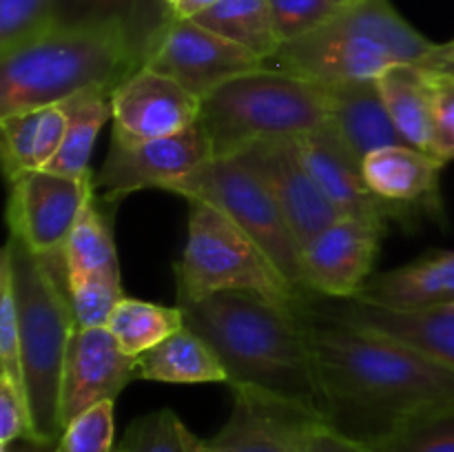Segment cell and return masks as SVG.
Here are the masks:
<instances>
[{"label": "cell", "instance_id": "1", "mask_svg": "<svg viewBox=\"0 0 454 452\" xmlns=\"http://www.w3.org/2000/svg\"><path fill=\"white\" fill-rule=\"evenodd\" d=\"M309 297L301 308L324 424L372 446L417 417L454 408L452 368L395 337L326 317Z\"/></svg>", "mask_w": 454, "mask_h": 452}, {"label": "cell", "instance_id": "2", "mask_svg": "<svg viewBox=\"0 0 454 452\" xmlns=\"http://www.w3.org/2000/svg\"><path fill=\"white\" fill-rule=\"evenodd\" d=\"M301 301L226 291L200 301H177V306L184 313V326L198 332L224 363L231 388L255 390L319 415Z\"/></svg>", "mask_w": 454, "mask_h": 452}, {"label": "cell", "instance_id": "3", "mask_svg": "<svg viewBox=\"0 0 454 452\" xmlns=\"http://www.w3.org/2000/svg\"><path fill=\"white\" fill-rule=\"evenodd\" d=\"M12 269L20 323V359L25 393L34 417L35 437L60 439V390L67 348L75 328L62 257L35 255L9 235L3 248Z\"/></svg>", "mask_w": 454, "mask_h": 452}, {"label": "cell", "instance_id": "4", "mask_svg": "<svg viewBox=\"0 0 454 452\" xmlns=\"http://www.w3.org/2000/svg\"><path fill=\"white\" fill-rule=\"evenodd\" d=\"M137 69L118 31L51 25L0 53V115L60 105L91 87L115 91Z\"/></svg>", "mask_w": 454, "mask_h": 452}, {"label": "cell", "instance_id": "5", "mask_svg": "<svg viewBox=\"0 0 454 452\" xmlns=\"http://www.w3.org/2000/svg\"><path fill=\"white\" fill-rule=\"evenodd\" d=\"M434 44L390 0H355L315 31L284 43L266 66L322 84L362 82L399 62L424 60Z\"/></svg>", "mask_w": 454, "mask_h": 452}, {"label": "cell", "instance_id": "6", "mask_svg": "<svg viewBox=\"0 0 454 452\" xmlns=\"http://www.w3.org/2000/svg\"><path fill=\"white\" fill-rule=\"evenodd\" d=\"M200 122L215 158L269 137H301L328 122V84L262 66L204 96Z\"/></svg>", "mask_w": 454, "mask_h": 452}, {"label": "cell", "instance_id": "7", "mask_svg": "<svg viewBox=\"0 0 454 452\" xmlns=\"http://www.w3.org/2000/svg\"><path fill=\"white\" fill-rule=\"evenodd\" d=\"M189 202V233L176 264L177 301H200L226 291H247L275 301H301L310 292L284 277L260 244L202 199Z\"/></svg>", "mask_w": 454, "mask_h": 452}, {"label": "cell", "instance_id": "8", "mask_svg": "<svg viewBox=\"0 0 454 452\" xmlns=\"http://www.w3.org/2000/svg\"><path fill=\"white\" fill-rule=\"evenodd\" d=\"M167 193L202 199L224 213L248 238L260 244L288 282L306 291L301 286V246L291 224L260 177L238 158H211L168 186Z\"/></svg>", "mask_w": 454, "mask_h": 452}, {"label": "cell", "instance_id": "9", "mask_svg": "<svg viewBox=\"0 0 454 452\" xmlns=\"http://www.w3.org/2000/svg\"><path fill=\"white\" fill-rule=\"evenodd\" d=\"M211 158L215 153L200 120L184 131L151 140H129L114 133L109 155L93 175V191L106 204L137 191H167Z\"/></svg>", "mask_w": 454, "mask_h": 452}, {"label": "cell", "instance_id": "10", "mask_svg": "<svg viewBox=\"0 0 454 452\" xmlns=\"http://www.w3.org/2000/svg\"><path fill=\"white\" fill-rule=\"evenodd\" d=\"M91 191L93 175L75 180L60 173L35 171L18 177L9 193V235L35 255L62 257V248Z\"/></svg>", "mask_w": 454, "mask_h": 452}, {"label": "cell", "instance_id": "11", "mask_svg": "<svg viewBox=\"0 0 454 452\" xmlns=\"http://www.w3.org/2000/svg\"><path fill=\"white\" fill-rule=\"evenodd\" d=\"M231 158H238L260 177L262 184L282 208L301 251L341 217L310 175L300 153L297 137H269L253 142Z\"/></svg>", "mask_w": 454, "mask_h": 452}, {"label": "cell", "instance_id": "12", "mask_svg": "<svg viewBox=\"0 0 454 452\" xmlns=\"http://www.w3.org/2000/svg\"><path fill=\"white\" fill-rule=\"evenodd\" d=\"M297 144L310 175L341 217L375 222L381 226L397 224L411 233L417 230L421 217L408 208L386 202L368 186L364 160L346 146L331 122L297 137Z\"/></svg>", "mask_w": 454, "mask_h": 452}, {"label": "cell", "instance_id": "13", "mask_svg": "<svg viewBox=\"0 0 454 452\" xmlns=\"http://www.w3.org/2000/svg\"><path fill=\"white\" fill-rule=\"evenodd\" d=\"M388 226L340 217L301 251V286L328 300H353L372 277Z\"/></svg>", "mask_w": 454, "mask_h": 452}, {"label": "cell", "instance_id": "14", "mask_svg": "<svg viewBox=\"0 0 454 452\" xmlns=\"http://www.w3.org/2000/svg\"><path fill=\"white\" fill-rule=\"evenodd\" d=\"M146 66L173 78L202 100L220 84L262 69L266 62L198 22L177 18Z\"/></svg>", "mask_w": 454, "mask_h": 452}, {"label": "cell", "instance_id": "15", "mask_svg": "<svg viewBox=\"0 0 454 452\" xmlns=\"http://www.w3.org/2000/svg\"><path fill=\"white\" fill-rule=\"evenodd\" d=\"M200 97L168 75L142 66L111 96L115 136L129 140L167 137L200 120Z\"/></svg>", "mask_w": 454, "mask_h": 452}, {"label": "cell", "instance_id": "16", "mask_svg": "<svg viewBox=\"0 0 454 452\" xmlns=\"http://www.w3.org/2000/svg\"><path fill=\"white\" fill-rule=\"evenodd\" d=\"M136 357L124 353L109 328L75 331L62 368V425L102 401H115L136 379Z\"/></svg>", "mask_w": 454, "mask_h": 452}, {"label": "cell", "instance_id": "17", "mask_svg": "<svg viewBox=\"0 0 454 452\" xmlns=\"http://www.w3.org/2000/svg\"><path fill=\"white\" fill-rule=\"evenodd\" d=\"M233 393L229 419L211 439H202V452H306V424L319 415L255 390Z\"/></svg>", "mask_w": 454, "mask_h": 452}, {"label": "cell", "instance_id": "18", "mask_svg": "<svg viewBox=\"0 0 454 452\" xmlns=\"http://www.w3.org/2000/svg\"><path fill=\"white\" fill-rule=\"evenodd\" d=\"M309 306L326 317L395 337L454 370V304L426 310H390L357 300H328L310 292Z\"/></svg>", "mask_w": 454, "mask_h": 452}, {"label": "cell", "instance_id": "19", "mask_svg": "<svg viewBox=\"0 0 454 452\" xmlns=\"http://www.w3.org/2000/svg\"><path fill=\"white\" fill-rule=\"evenodd\" d=\"M177 20L167 0H56L51 25L100 27L122 35L137 66H146Z\"/></svg>", "mask_w": 454, "mask_h": 452}, {"label": "cell", "instance_id": "20", "mask_svg": "<svg viewBox=\"0 0 454 452\" xmlns=\"http://www.w3.org/2000/svg\"><path fill=\"white\" fill-rule=\"evenodd\" d=\"M368 186L386 202L412 211L421 220L446 224L442 173L446 162L411 144L377 149L364 158Z\"/></svg>", "mask_w": 454, "mask_h": 452}, {"label": "cell", "instance_id": "21", "mask_svg": "<svg viewBox=\"0 0 454 452\" xmlns=\"http://www.w3.org/2000/svg\"><path fill=\"white\" fill-rule=\"evenodd\" d=\"M353 300L390 310L454 304V251L426 253L399 269L375 273Z\"/></svg>", "mask_w": 454, "mask_h": 452}, {"label": "cell", "instance_id": "22", "mask_svg": "<svg viewBox=\"0 0 454 452\" xmlns=\"http://www.w3.org/2000/svg\"><path fill=\"white\" fill-rule=\"evenodd\" d=\"M328 122L359 160L384 146L406 144L386 109L377 80L328 84Z\"/></svg>", "mask_w": 454, "mask_h": 452}, {"label": "cell", "instance_id": "23", "mask_svg": "<svg viewBox=\"0 0 454 452\" xmlns=\"http://www.w3.org/2000/svg\"><path fill=\"white\" fill-rule=\"evenodd\" d=\"M67 118L58 105L0 115V153L9 182L47 171L60 153Z\"/></svg>", "mask_w": 454, "mask_h": 452}, {"label": "cell", "instance_id": "24", "mask_svg": "<svg viewBox=\"0 0 454 452\" xmlns=\"http://www.w3.org/2000/svg\"><path fill=\"white\" fill-rule=\"evenodd\" d=\"M377 84L403 142L430 153L434 122L433 71L417 62H399L388 66L377 78Z\"/></svg>", "mask_w": 454, "mask_h": 452}, {"label": "cell", "instance_id": "25", "mask_svg": "<svg viewBox=\"0 0 454 452\" xmlns=\"http://www.w3.org/2000/svg\"><path fill=\"white\" fill-rule=\"evenodd\" d=\"M136 379L160 384H226V368L215 350L191 328H180L136 357Z\"/></svg>", "mask_w": 454, "mask_h": 452}, {"label": "cell", "instance_id": "26", "mask_svg": "<svg viewBox=\"0 0 454 452\" xmlns=\"http://www.w3.org/2000/svg\"><path fill=\"white\" fill-rule=\"evenodd\" d=\"M111 96H114L111 89L91 87L58 105L67 118L65 140H62L60 153L49 164L47 171L75 177V180L91 175L89 160H91L102 127L106 120H111Z\"/></svg>", "mask_w": 454, "mask_h": 452}, {"label": "cell", "instance_id": "27", "mask_svg": "<svg viewBox=\"0 0 454 452\" xmlns=\"http://www.w3.org/2000/svg\"><path fill=\"white\" fill-rule=\"evenodd\" d=\"M67 288L102 270H120L114 229L106 202L91 191L65 248H62Z\"/></svg>", "mask_w": 454, "mask_h": 452}, {"label": "cell", "instance_id": "28", "mask_svg": "<svg viewBox=\"0 0 454 452\" xmlns=\"http://www.w3.org/2000/svg\"><path fill=\"white\" fill-rule=\"evenodd\" d=\"M189 20L248 49L264 62H269L282 47L275 34L269 0H217L213 7Z\"/></svg>", "mask_w": 454, "mask_h": 452}, {"label": "cell", "instance_id": "29", "mask_svg": "<svg viewBox=\"0 0 454 452\" xmlns=\"http://www.w3.org/2000/svg\"><path fill=\"white\" fill-rule=\"evenodd\" d=\"M106 328L124 353L137 357L184 328V313L180 306L151 304L124 297L111 315Z\"/></svg>", "mask_w": 454, "mask_h": 452}, {"label": "cell", "instance_id": "30", "mask_svg": "<svg viewBox=\"0 0 454 452\" xmlns=\"http://www.w3.org/2000/svg\"><path fill=\"white\" fill-rule=\"evenodd\" d=\"M118 452H202V439L195 437L176 412L162 408L137 417Z\"/></svg>", "mask_w": 454, "mask_h": 452}, {"label": "cell", "instance_id": "31", "mask_svg": "<svg viewBox=\"0 0 454 452\" xmlns=\"http://www.w3.org/2000/svg\"><path fill=\"white\" fill-rule=\"evenodd\" d=\"M371 448L375 452H454V408L417 417Z\"/></svg>", "mask_w": 454, "mask_h": 452}, {"label": "cell", "instance_id": "32", "mask_svg": "<svg viewBox=\"0 0 454 452\" xmlns=\"http://www.w3.org/2000/svg\"><path fill=\"white\" fill-rule=\"evenodd\" d=\"M75 328H106L111 315L124 300L120 270H102L69 286Z\"/></svg>", "mask_w": 454, "mask_h": 452}, {"label": "cell", "instance_id": "33", "mask_svg": "<svg viewBox=\"0 0 454 452\" xmlns=\"http://www.w3.org/2000/svg\"><path fill=\"white\" fill-rule=\"evenodd\" d=\"M114 437V401H102L65 425L56 452H115Z\"/></svg>", "mask_w": 454, "mask_h": 452}, {"label": "cell", "instance_id": "34", "mask_svg": "<svg viewBox=\"0 0 454 452\" xmlns=\"http://www.w3.org/2000/svg\"><path fill=\"white\" fill-rule=\"evenodd\" d=\"M0 375L25 388L20 359V323L7 257H0Z\"/></svg>", "mask_w": 454, "mask_h": 452}, {"label": "cell", "instance_id": "35", "mask_svg": "<svg viewBox=\"0 0 454 452\" xmlns=\"http://www.w3.org/2000/svg\"><path fill=\"white\" fill-rule=\"evenodd\" d=\"M56 0H0V53L51 27Z\"/></svg>", "mask_w": 454, "mask_h": 452}, {"label": "cell", "instance_id": "36", "mask_svg": "<svg viewBox=\"0 0 454 452\" xmlns=\"http://www.w3.org/2000/svg\"><path fill=\"white\" fill-rule=\"evenodd\" d=\"M279 43H293L331 20L340 4L333 0H269Z\"/></svg>", "mask_w": 454, "mask_h": 452}, {"label": "cell", "instance_id": "37", "mask_svg": "<svg viewBox=\"0 0 454 452\" xmlns=\"http://www.w3.org/2000/svg\"><path fill=\"white\" fill-rule=\"evenodd\" d=\"M20 439H38L25 388L0 375V448Z\"/></svg>", "mask_w": 454, "mask_h": 452}, {"label": "cell", "instance_id": "38", "mask_svg": "<svg viewBox=\"0 0 454 452\" xmlns=\"http://www.w3.org/2000/svg\"><path fill=\"white\" fill-rule=\"evenodd\" d=\"M434 75V122L430 153L443 162L454 160V78L446 74Z\"/></svg>", "mask_w": 454, "mask_h": 452}, {"label": "cell", "instance_id": "39", "mask_svg": "<svg viewBox=\"0 0 454 452\" xmlns=\"http://www.w3.org/2000/svg\"><path fill=\"white\" fill-rule=\"evenodd\" d=\"M304 441L306 452H375L366 443L353 441L333 430L331 425L324 424L322 417H310L306 424Z\"/></svg>", "mask_w": 454, "mask_h": 452}, {"label": "cell", "instance_id": "40", "mask_svg": "<svg viewBox=\"0 0 454 452\" xmlns=\"http://www.w3.org/2000/svg\"><path fill=\"white\" fill-rule=\"evenodd\" d=\"M417 65L424 66V69L437 71V74L452 75L454 78V40L443 44H434L428 56L417 62Z\"/></svg>", "mask_w": 454, "mask_h": 452}, {"label": "cell", "instance_id": "41", "mask_svg": "<svg viewBox=\"0 0 454 452\" xmlns=\"http://www.w3.org/2000/svg\"><path fill=\"white\" fill-rule=\"evenodd\" d=\"M0 452H56V443L40 441V439H20V441L3 446Z\"/></svg>", "mask_w": 454, "mask_h": 452}, {"label": "cell", "instance_id": "42", "mask_svg": "<svg viewBox=\"0 0 454 452\" xmlns=\"http://www.w3.org/2000/svg\"><path fill=\"white\" fill-rule=\"evenodd\" d=\"M215 3L217 0H180V4H177V18H195L204 9L213 7Z\"/></svg>", "mask_w": 454, "mask_h": 452}, {"label": "cell", "instance_id": "43", "mask_svg": "<svg viewBox=\"0 0 454 452\" xmlns=\"http://www.w3.org/2000/svg\"><path fill=\"white\" fill-rule=\"evenodd\" d=\"M333 3H335V4H340V7H346V4L355 3V0H333Z\"/></svg>", "mask_w": 454, "mask_h": 452}, {"label": "cell", "instance_id": "44", "mask_svg": "<svg viewBox=\"0 0 454 452\" xmlns=\"http://www.w3.org/2000/svg\"><path fill=\"white\" fill-rule=\"evenodd\" d=\"M167 3H168V4H171V7H173V9H176V13H177V4H180V0H167Z\"/></svg>", "mask_w": 454, "mask_h": 452}, {"label": "cell", "instance_id": "45", "mask_svg": "<svg viewBox=\"0 0 454 452\" xmlns=\"http://www.w3.org/2000/svg\"><path fill=\"white\" fill-rule=\"evenodd\" d=\"M115 452H118V450H115Z\"/></svg>", "mask_w": 454, "mask_h": 452}]
</instances>
